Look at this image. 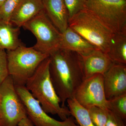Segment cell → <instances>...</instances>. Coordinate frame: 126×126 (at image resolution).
<instances>
[{
  "instance_id": "cell-1",
  "label": "cell",
  "mask_w": 126,
  "mask_h": 126,
  "mask_svg": "<svg viewBox=\"0 0 126 126\" xmlns=\"http://www.w3.org/2000/svg\"><path fill=\"white\" fill-rule=\"evenodd\" d=\"M49 74L61 106L75 94L84 80L81 56L76 52L59 49L49 54Z\"/></svg>"
},
{
  "instance_id": "cell-2",
  "label": "cell",
  "mask_w": 126,
  "mask_h": 126,
  "mask_svg": "<svg viewBox=\"0 0 126 126\" xmlns=\"http://www.w3.org/2000/svg\"><path fill=\"white\" fill-rule=\"evenodd\" d=\"M49 56L40 64L32 77L27 81L25 87L41 107L48 114L56 115L62 120L71 116L68 107L61 106L50 79Z\"/></svg>"
},
{
  "instance_id": "cell-3",
  "label": "cell",
  "mask_w": 126,
  "mask_h": 126,
  "mask_svg": "<svg viewBox=\"0 0 126 126\" xmlns=\"http://www.w3.org/2000/svg\"><path fill=\"white\" fill-rule=\"evenodd\" d=\"M6 53L9 76L15 86H25L40 64L49 56L33 47H26L23 45L7 50Z\"/></svg>"
},
{
  "instance_id": "cell-4",
  "label": "cell",
  "mask_w": 126,
  "mask_h": 126,
  "mask_svg": "<svg viewBox=\"0 0 126 126\" xmlns=\"http://www.w3.org/2000/svg\"><path fill=\"white\" fill-rule=\"evenodd\" d=\"M68 27L106 54L111 39L115 33L85 9L69 19Z\"/></svg>"
},
{
  "instance_id": "cell-5",
  "label": "cell",
  "mask_w": 126,
  "mask_h": 126,
  "mask_svg": "<svg viewBox=\"0 0 126 126\" xmlns=\"http://www.w3.org/2000/svg\"><path fill=\"white\" fill-rule=\"evenodd\" d=\"M84 9L113 33L126 32V0H85Z\"/></svg>"
},
{
  "instance_id": "cell-6",
  "label": "cell",
  "mask_w": 126,
  "mask_h": 126,
  "mask_svg": "<svg viewBox=\"0 0 126 126\" xmlns=\"http://www.w3.org/2000/svg\"><path fill=\"white\" fill-rule=\"evenodd\" d=\"M23 27L36 38V43L33 46L35 49L49 55L59 49L61 33L50 20L44 10Z\"/></svg>"
},
{
  "instance_id": "cell-7",
  "label": "cell",
  "mask_w": 126,
  "mask_h": 126,
  "mask_svg": "<svg viewBox=\"0 0 126 126\" xmlns=\"http://www.w3.org/2000/svg\"><path fill=\"white\" fill-rule=\"evenodd\" d=\"M26 110L9 76L0 86V126H18Z\"/></svg>"
},
{
  "instance_id": "cell-8",
  "label": "cell",
  "mask_w": 126,
  "mask_h": 126,
  "mask_svg": "<svg viewBox=\"0 0 126 126\" xmlns=\"http://www.w3.org/2000/svg\"><path fill=\"white\" fill-rule=\"evenodd\" d=\"M74 97L86 109L96 106L108 109L104 87L103 75L97 74L85 79L77 89Z\"/></svg>"
},
{
  "instance_id": "cell-9",
  "label": "cell",
  "mask_w": 126,
  "mask_h": 126,
  "mask_svg": "<svg viewBox=\"0 0 126 126\" xmlns=\"http://www.w3.org/2000/svg\"><path fill=\"white\" fill-rule=\"evenodd\" d=\"M15 88L24 106L27 116L35 126H79L72 116L61 121L50 116L25 86H16Z\"/></svg>"
},
{
  "instance_id": "cell-10",
  "label": "cell",
  "mask_w": 126,
  "mask_h": 126,
  "mask_svg": "<svg viewBox=\"0 0 126 126\" xmlns=\"http://www.w3.org/2000/svg\"><path fill=\"white\" fill-rule=\"evenodd\" d=\"M103 75L104 92L107 100L126 94V64L113 63Z\"/></svg>"
},
{
  "instance_id": "cell-11",
  "label": "cell",
  "mask_w": 126,
  "mask_h": 126,
  "mask_svg": "<svg viewBox=\"0 0 126 126\" xmlns=\"http://www.w3.org/2000/svg\"><path fill=\"white\" fill-rule=\"evenodd\" d=\"M79 55L82 62L84 80L97 74L103 75L113 63L107 54L98 49Z\"/></svg>"
},
{
  "instance_id": "cell-12",
  "label": "cell",
  "mask_w": 126,
  "mask_h": 126,
  "mask_svg": "<svg viewBox=\"0 0 126 126\" xmlns=\"http://www.w3.org/2000/svg\"><path fill=\"white\" fill-rule=\"evenodd\" d=\"M44 10L50 20L61 33L68 27L69 17L64 0H42Z\"/></svg>"
},
{
  "instance_id": "cell-13",
  "label": "cell",
  "mask_w": 126,
  "mask_h": 126,
  "mask_svg": "<svg viewBox=\"0 0 126 126\" xmlns=\"http://www.w3.org/2000/svg\"><path fill=\"white\" fill-rule=\"evenodd\" d=\"M44 10L42 0H20L10 22L16 27H23Z\"/></svg>"
},
{
  "instance_id": "cell-14",
  "label": "cell",
  "mask_w": 126,
  "mask_h": 126,
  "mask_svg": "<svg viewBox=\"0 0 126 126\" xmlns=\"http://www.w3.org/2000/svg\"><path fill=\"white\" fill-rule=\"evenodd\" d=\"M59 49L83 54L97 48L68 27L61 33Z\"/></svg>"
},
{
  "instance_id": "cell-15",
  "label": "cell",
  "mask_w": 126,
  "mask_h": 126,
  "mask_svg": "<svg viewBox=\"0 0 126 126\" xmlns=\"http://www.w3.org/2000/svg\"><path fill=\"white\" fill-rule=\"evenodd\" d=\"M19 28L0 20V49L12 50L22 45L19 38Z\"/></svg>"
},
{
  "instance_id": "cell-16",
  "label": "cell",
  "mask_w": 126,
  "mask_h": 126,
  "mask_svg": "<svg viewBox=\"0 0 126 126\" xmlns=\"http://www.w3.org/2000/svg\"><path fill=\"white\" fill-rule=\"evenodd\" d=\"M107 54L113 63L126 64V32L113 34Z\"/></svg>"
},
{
  "instance_id": "cell-17",
  "label": "cell",
  "mask_w": 126,
  "mask_h": 126,
  "mask_svg": "<svg viewBox=\"0 0 126 126\" xmlns=\"http://www.w3.org/2000/svg\"><path fill=\"white\" fill-rule=\"evenodd\" d=\"M71 116L75 118L79 126H94L87 109L80 105L74 97L67 101Z\"/></svg>"
},
{
  "instance_id": "cell-18",
  "label": "cell",
  "mask_w": 126,
  "mask_h": 126,
  "mask_svg": "<svg viewBox=\"0 0 126 126\" xmlns=\"http://www.w3.org/2000/svg\"><path fill=\"white\" fill-rule=\"evenodd\" d=\"M108 101L109 110L116 114L123 121L126 119V94L114 97Z\"/></svg>"
},
{
  "instance_id": "cell-19",
  "label": "cell",
  "mask_w": 126,
  "mask_h": 126,
  "mask_svg": "<svg viewBox=\"0 0 126 126\" xmlns=\"http://www.w3.org/2000/svg\"><path fill=\"white\" fill-rule=\"evenodd\" d=\"M87 110L94 126H106L108 109H104L94 106Z\"/></svg>"
},
{
  "instance_id": "cell-20",
  "label": "cell",
  "mask_w": 126,
  "mask_h": 126,
  "mask_svg": "<svg viewBox=\"0 0 126 126\" xmlns=\"http://www.w3.org/2000/svg\"><path fill=\"white\" fill-rule=\"evenodd\" d=\"M20 0H6L0 7V20L10 22Z\"/></svg>"
},
{
  "instance_id": "cell-21",
  "label": "cell",
  "mask_w": 126,
  "mask_h": 126,
  "mask_svg": "<svg viewBox=\"0 0 126 126\" xmlns=\"http://www.w3.org/2000/svg\"><path fill=\"white\" fill-rule=\"evenodd\" d=\"M9 76L7 53L5 50L0 49V86Z\"/></svg>"
},
{
  "instance_id": "cell-22",
  "label": "cell",
  "mask_w": 126,
  "mask_h": 126,
  "mask_svg": "<svg viewBox=\"0 0 126 126\" xmlns=\"http://www.w3.org/2000/svg\"><path fill=\"white\" fill-rule=\"evenodd\" d=\"M64 1L68 11L69 19L79 12L84 9L85 0H64Z\"/></svg>"
},
{
  "instance_id": "cell-23",
  "label": "cell",
  "mask_w": 126,
  "mask_h": 126,
  "mask_svg": "<svg viewBox=\"0 0 126 126\" xmlns=\"http://www.w3.org/2000/svg\"><path fill=\"white\" fill-rule=\"evenodd\" d=\"M106 126H126L124 121L111 111L109 110Z\"/></svg>"
},
{
  "instance_id": "cell-24",
  "label": "cell",
  "mask_w": 126,
  "mask_h": 126,
  "mask_svg": "<svg viewBox=\"0 0 126 126\" xmlns=\"http://www.w3.org/2000/svg\"><path fill=\"white\" fill-rule=\"evenodd\" d=\"M18 126H35L30 118L27 116L23 118L20 121Z\"/></svg>"
},
{
  "instance_id": "cell-25",
  "label": "cell",
  "mask_w": 126,
  "mask_h": 126,
  "mask_svg": "<svg viewBox=\"0 0 126 126\" xmlns=\"http://www.w3.org/2000/svg\"><path fill=\"white\" fill-rule=\"evenodd\" d=\"M6 0H0V7Z\"/></svg>"
}]
</instances>
